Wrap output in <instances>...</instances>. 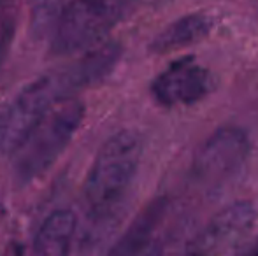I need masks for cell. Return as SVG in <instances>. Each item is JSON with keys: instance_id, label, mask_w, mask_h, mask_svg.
<instances>
[{"instance_id": "1", "label": "cell", "mask_w": 258, "mask_h": 256, "mask_svg": "<svg viewBox=\"0 0 258 256\" xmlns=\"http://www.w3.org/2000/svg\"><path fill=\"white\" fill-rule=\"evenodd\" d=\"M143 144L136 132L121 130L100 147L85 183V202L90 214L107 219L128 195L139 168Z\"/></svg>"}, {"instance_id": "2", "label": "cell", "mask_w": 258, "mask_h": 256, "mask_svg": "<svg viewBox=\"0 0 258 256\" xmlns=\"http://www.w3.org/2000/svg\"><path fill=\"white\" fill-rule=\"evenodd\" d=\"M136 0H72L53 27L51 53H83L105 42Z\"/></svg>"}, {"instance_id": "3", "label": "cell", "mask_w": 258, "mask_h": 256, "mask_svg": "<svg viewBox=\"0 0 258 256\" xmlns=\"http://www.w3.org/2000/svg\"><path fill=\"white\" fill-rule=\"evenodd\" d=\"M83 118H85L83 102L69 99L58 104L44 118V121L34 130L21 149L14 154L16 156L14 170L18 181L30 183L48 172L81 127Z\"/></svg>"}, {"instance_id": "4", "label": "cell", "mask_w": 258, "mask_h": 256, "mask_svg": "<svg viewBox=\"0 0 258 256\" xmlns=\"http://www.w3.org/2000/svg\"><path fill=\"white\" fill-rule=\"evenodd\" d=\"M69 99L71 93L58 72L42 75L21 90L13 102L4 106L2 153L16 154L44 118Z\"/></svg>"}, {"instance_id": "5", "label": "cell", "mask_w": 258, "mask_h": 256, "mask_svg": "<svg viewBox=\"0 0 258 256\" xmlns=\"http://www.w3.org/2000/svg\"><path fill=\"white\" fill-rule=\"evenodd\" d=\"M256 212L249 202H234L213 216L194 237L186 256H220L253 228Z\"/></svg>"}, {"instance_id": "6", "label": "cell", "mask_w": 258, "mask_h": 256, "mask_svg": "<svg viewBox=\"0 0 258 256\" xmlns=\"http://www.w3.org/2000/svg\"><path fill=\"white\" fill-rule=\"evenodd\" d=\"M249 154L248 135L241 128L223 127L213 133L195 154L194 170L201 179L216 181L237 170Z\"/></svg>"}, {"instance_id": "7", "label": "cell", "mask_w": 258, "mask_h": 256, "mask_svg": "<svg viewBox=\"0 0 258 256\" xmlns=\"http://www.w3.org/2000/svg\"><path fill=\"white\" fill-rule=\"evenodd\" d=\"M151 90L162 106H188L202 100L213 90V75L191 58H181L155 79Z\"/></svg>"}, {"instance_id": "8", "label": "cell", "mask_w": 258, "mask_h": 256, "mask_svg": "<svg viewBox=\"0 0 258 256\" xmlns=\"http://www.w3.org/2000/svg\"><path fill=\"white\" fill-rule=\"evenodd\" d=\"M119 58V46L114 42H102V44L90 48L81 53V56L74 60L61 72L71 93L83 90L90 84H95L104 79Z\"/></svg>"}, {"instance_id": "9", "label": "cell", "mask_w": 258, "mask_h": 256, "mask_svg": "<svg viewBox=\"0 0 258 256\" xmlns=\"http://www.w3.org/2000/svg\"><path fill=\"white\" fill-rule=\"evenodd\" d=\"M213 21L206 14H188L174 23H170L165 30H162L155 37L151 44V51L163 55V53L177 51V49L188 48L191 44H197L202 39L207 37L211 32Z\"/></svg>"}, {"instance_id": "10", "label": "cell", "mask_w": 258, "mask_h": 256, "mask_svg": "<svg viewBox=\"0 0 258 256\" xmlns=\"http://www.w3.org/2000/svg\"><path fill=\"white\" fill-rule=\"evenodd\" d=\"M76 216L71 211H56L46 218L35 237V256H69L76 233Z\"/></svg>"}, {"instance_id": "11", "label": "cell", "mask_w": 258, "mask_h": 256, "mask_svg": "<svg viewBox=\"0 0 258 256\" xmlns=\"http://www.w3.org/2000/svg\"><path fill=\"white\" fill-rule=\"evenodd\" d=\"M71 2L72 0H34V25L39 28L54 27Z\"/></svg>"}, {"instance_id": "12", "label": "cell", "mask_w": 258, "mask_h": 256, "mask_svg": "<svg viewBox=\"0 0 258 256\" xmlns=\"http://www.w3.org/2000/svg\"><path fill=\"white\" fill-rule=\"evenodd\" d=\"M2 120H4V106H0V153H2Z\"/></svg>"}, {"instance_id": "13", "label": "cell", "mask_w": 258, "mask_h": 256, "mask_svg": "<svg viewBox=\"0 0 258 256\" xmlns=\"http://www.w3.org/2000/svg\"><path fill=\"white\" fill-rule=\"evenodd\" d=\"M246 256H258V244L253 247V249H249L248 253H246Z\"/></svg>"}]
</instances>
